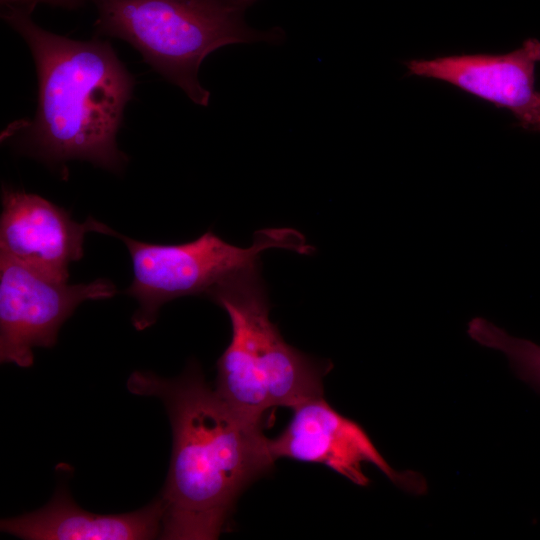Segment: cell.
I'll list each match as a JSON object with an SVG mask.
<instances>
[{"mask_svg":"<svg viewBox=\"0 0 540 540\" xmlns=\"http://www.w3.org/2000/svg\"><path fill=\"white\" fill-rule=\"evenodd\" d=\"M135 395L160 399L172 428V454L163 492L161 539L212 540L227 528L236 502L275 459L263 421L231 408L191 361L178 377L135 371Z\"/></svg>","mask_w":540,"mask_h":540,"instance_id":"cell-1","label":"cell"},{"mask_svg":"<svg viewBox=\"0 0 540 540\" xmlns=\"http://www.w3.org/2000/svg\"><path fill=\"white\" fill-rule=\"evenodd\" d=\"M33 11L1 6L2 20L27 43L38 79L34 117L10 123L1 142L66 173L71 160L121 172L128 157L118 148L117 133L134 77L108 41L51 33L33 21Z\"/></svg>","mask_w":540,"mask_h":540,"instance_id":"cell-2","label":"cell"},{"mask_svg":"<svg viewBox=\"0 0 540 540\" xmlns=\"http://www.w3.org/2000/svg\"><path fill=\"white\" fill-rule=\"evenodd\" d=\"M230 320L231 339L216 367L215 390L235 411L263 421L273 408L324 396L323 379L332 368L281 335L269 317L270 302L261 264L233 275L208 297Z\"/></svg>","mask_w":540,"mask_h":540,"instance_id":"cell-3","label":"cell"},{"mask_svg":"<svg viewBox=\"0 0 540 540\" xmlns=\"http://www.w3.org/2000/svg\"><path fill=\"white\" fill-rule=\"evenodd\" d=\"M97 11L95 36L122 39L156 72L195 104L210 93L198 80L203 60L230 44L284 39L280 28L258 31L244 21L258 0H90Z\"/></svg>","mask_w":540,"mask_h":540,"instance_id":"cell-4","label":"cell"},{"mask_svg":"<svg viewBox=\"0 0 540 540\" xmlns=\"http://www.w3.org/2000/svg\"><path fill=\"white\" fill-rule=\"evenodd\" d=\"M128 248L133 280L126 293L139 308L132 316L136 330L152 326L159 309L184 296H205L245 269L261 264V255L271 248L288 249L310 255L314 248L301 232L292 228H266L254 233L248 247L230 244L208 230L181 244H152L137 241L118 232Z\"/></svg>","mask_w":540,"mask_h":540,"instance_id":"cell-5","label":"cell"},{"mask_svg":"<svg viewBox=\"0 0 540 540\" xmlns=\"http://www.w3.org/2000/svg\"><path fill=\"white\" fill-rule=\"evenodd\" d=\"M117 292L108 279L69 285L0 255V361L29 368L35 347L51 348L62 324L86 300Z\"/></svg>","mask_w":540,"mask_h":540,"instance_id":"cell-6","label":"cell"},{"mask_svg":"<svg viewBox=\"0 0 540 540\" xmlns=\"http://www.w3.org/2000/svg\"><path fill=\"white\" fill-rule=\"evenodd\" d=\"M269 449L275 460L321 464L358 486L369 484L363 466L371 464L400 489L413 494L427 490L420 474L392 468L366 431L336 411L324 396L293 407L285 429L277 437L269 438Z\"/></svg>","mask_w":540,"mask_h":540,"instance_id":"cell-7","label":"cell"},{"mask_svg":"<svg viewBox=\"0 0 540 540\" xmlns=\"http://www.w3.org/2000/svg\"><path fill=\"white\" fill-rule=\"evenodd\" d=\"M1 202L0 255L59 282L69 280L70 264L83 257L87 233H116L92 217L78 223L65 209L23 189L3 186Z\"/></svg>","mask_w":540,"mask_h":540,"instance_id":"cell-8","label":"cell"},{"mask_svg":"<svg viewBox=\"0 0 540 540\" xmlns=\"http://www.w3.org/2000/svg\"><path fill=\"white\" fill-rule=\"evenodd\" d=\"M540 40L526 39L505 54H463L416 59L406 63L409 75L447 82L466 93L511 111L521 125L540 100L535 89Z\"/></svg>","mask_w":540,"mask_h":540,"instance_id":"cell-9","label":"cell"},{"mask_svg":"<svg viewBox=\"0 0 540 540\" xmlns=\"http://www.w3.org/2000/svg\"><path fill=\"white\" fill-rule=\"evenodd\" d=\"M162 519L160 496L137 511L99 514L79 507L62 487L42 508L3 519L0 528L26 540H146L160 536Z\"/></svg>","mask_w":540,"mask_h":540,"instance_id":"cell-10","label":"cell"},{"mask_svg":"<svg viewBox=\"0 0 540 540\" xmlns=\"http://www.w3.org/2000/svg\"><path fill=\"white\" fill-rule=\"evenodd\" d=\"M467 333L480 345L504 353L517 377L540 393V345L511 336L483 318L472 319Z\"/></svg>","mask_w":540,"mask_h":540,"instance_id":"cell-11","label":"cell"},{"mask_svg":"<svg viewBox=\"0 0 540 540\" xmlns=\"http://www.w3.org/2000/svg\"><path fill=\"white\" fill-rule=\"evenodd\" d=\"M88 0H0L1 6H16L35 9L38 4H46L53 7H60L74 10L82 6Z\"/></svg>","mask_w":540,"mask_h":540,"instance_id":"cell-12","label":"cell"},{"mask_svg":"<svg viewBox=\"0 0 540 540\" xmlns=\"http://www.w3.org/2000/svg\"><path fill=\"white\" fill-rule=\"evenodd\" d=\"M520 126L531 131L540 132V100Z\"/></svg>","mask_w":540,"mask_h":540,"instance_id":"cell-13","label":"cell"}]
</instances>
